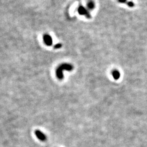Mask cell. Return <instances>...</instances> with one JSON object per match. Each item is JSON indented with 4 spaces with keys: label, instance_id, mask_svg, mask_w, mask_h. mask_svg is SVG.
I'll list each match as a JSON object with an SVG mask.
<instances>
[{
    "label": "cell",
    "instance_id": "52a82bcc",
    "mask_svg": "<svg viewBox=\"0 0 147 147\" xmlns=\"http://www.w3.org/2000/svg\"><path fill=\"white\" fill-rule=\"evenodd\" d=\"M61 47H62V44H56L55 45L54 48L55 49H59V48H61Z\"/></svg>",
    "mask_w": 147,
    "mask_h": 147
},
{
    "label": "cell",
    "instance_id": "7a4b0ae2",
    "mask_svg": "<svg viewBox=\"0 0 147 147\" xmlns=\"http://www.w3.org/2000/svg\"><path fill=\"white\" fill-rule=\"evenodd\" d=\"M78 12H79V13L80 15H86V16L88 18H91V15L90 14H89V13L88 11V10H86V9L85 7L83 6H81V5H80V6L79 7V8H78Z\"/></svg>",
    "mask_w": 147,
    "mask_h": 147
},
{
    "label": "cell",
    "instance_id": "5b68a950",
    "mask_svg": "<svg viewBox=\"0 0 147 147\" xmlns=\"http://www.w3.org/2000/svg\"><path fill=\"white\" fill-rule=\"evenodd\" d=\"M112 74L114 80H117L119 79L120 78V76H121L120 72L117 70H113V71H112Z\"/></svg>",
    "mask_w": 147,
    "mask_h": 147
},
{
    "label": "cell",
    "instance_id": "277c9868",
    "mask_svg": "<svg viewBox=\"0 0 147 147\" xmlns=\"http://www.w3.org/2000/svg\"><path fill=\"white\" fill-rule=\"evenodd\" d=\"M35 134L37 138L41 141H45L46 140V135L44 134V133H43V132H41V131L36 130L35 131Z\"/></svg>",
    "mask_w": 147,
    "mask_h": 147
},
{
    "label": "cell",
    "instance_id": "3957f363",
    "mask_svg": "<svg viewBox=\"0 0 147 147\" xmlns=\"http://www.w3.org/2000/svg\"><path fill=\"white\" fill-rule=\"evenodd\" d=\"M43 40L45 44L47 46H51L52 44V39L51 36L48 34H45L43 35Z\"/></svg>",
    "mask_w": 147,
    "mask_h": 147
},
{
    "label": "cell",
    "instance_id": "6da1fadb",
    "mask_svg": "<svg viewBox=\"0 0 147 147\" xmlns=\"http://www.w3.org/2000/svg\"><path fill=\"white\" fill-rule=\"evenodd\" d=\"M73 69V66L71 64H63L61 65L56 70V74L57 77L60 80H62L63 78V70H68V71H71Z\"/></svg>",
    "mask_w": 147,
    "mask_h": 147
},
{
    "label": "cell",
    "instance_id": "ba28073f",
    "mask_svg": "<svg viewBox=\"0 0 147 147\" xmlns=\"http://www.w3.org/2000/svg\"><path fill=\"white\" fill-rule=\"evenodd\" d=\"M126 1H127V0H119V2L121 3H125L126 2Z\"/></svg>",
    "mask_w": 147,
    "mask_h": 147
},
{
    "label": "cell",
    "instance_id": "8992f818",
    "mask_svg": "<svg viewBox=\"0 0 147 147\" xmlns=\"http://www.w3.org/2000/svg\"><path fill=\"white\" fill-rule=\"evenodd\" d=\"M87 6H88V7L89 9H93L94 8L95 5H94V2H93L90 1V2H89L88 3Z\"/></svg>",
    "mask_w": 147,
    "mask_h": 147
}]
</instances>
